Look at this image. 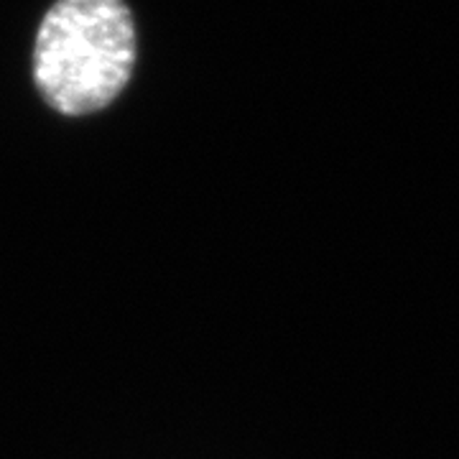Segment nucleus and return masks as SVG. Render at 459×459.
<instances>
[{
	"label": "nucleus",
	"mask_w": 459,
	"mask_h": 459,
	"mask_svg": "<svg viewBox=\"0 0 459 459\" xmlns=\"http://www.w3.org/2000/svg\"><path fill=\"white\" fill-rule=\"evenodd\" d=\"M135 56L126 0H56L36 31L33 84L56 113H100L128 87Z\"/></svg>",
	"instance_id": "nucleus-1"
}]
</instances>
